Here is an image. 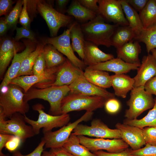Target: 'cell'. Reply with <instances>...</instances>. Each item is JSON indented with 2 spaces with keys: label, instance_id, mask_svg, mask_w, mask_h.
Wrapping results in <instances>:
<instances>
[{
  "label": "cell",
  "instance_id": "obj_6",
  "mask_svg": "<svg viewBox=\"0 0 156 156\" xmlns=\"http://www.w3.org/2000/svg\"><path fill=\"white\" fill-rule=\"evenodd\" d=\"M36 8L45 21L51 37L56 36L60 28L69 27L74 22L72 16L59 12L44 1H36Z\"/></svg>",
  "mask_w": 156,
  "mask_h": 156
},
{
  "label": "cell",
  "instance_id": "obj_32",
  "mask_svg": "<svg viewBox=\"0 0 156 156\" xmlns=\"http://www.w3.org/2000/svg\"><path fill=\"white\" fill-rule=\"evenodd\" d=\"M63 147L76 156H97L85 146L80 144L77 135L72 133Z\"/></svg>",
  "mask_w": 156,
  "mask_h": 156
},
{
  "label": "cell",
  "instance_id": "obj_18",
  "mask_svg": "<svg viewBox=\"0 0 156 156\" xmlns=\"http://www.w3.org/2000/svg\"><path fill=\"white\" fill-rule=\"evenodd\" d=\"M137 73L133 78L134 87L144 86L148 80L156 75V61L152 55L148 53L144 56Z\"/></svg>",
  "mask_w": 156,
  "mask_h": 156
},
{
  "label": "cell",
  "instance_id": "obj_17",
  "mask_svg": "<svg viewBox=\"0 0 156 156\" xmlns=\"http://www.w3.org/2000/svg\"><path fill=\"white\" fill-rule=\"evenodd\" d=\"M115 127L120 132L121 139L132 149L136 150L146 145L142 129L120 123H117Z\"/></svg>",
  "mask_w": 156,
  "mask_h": 156
},
{
  "label": "cell",
  "instance_id": "obj_2",
  "mask_svg": "<svg viewBox=\"0 0 156 156\" xmlns=\"http://www.w3.org/2000/svg\"><path fill=\"white\" fill-rule=\"evenodd\" d=\"M70 91L69 86H53L37 88H31L24 93V100L26 102L35 99L47 101L49 104V112L51 115L62 114L61 103L62 100Z\"/></svg>",
  "mask_w": 156,
  "mask_h": 156
},
{
  "label": "cell",
  "instance_id": "obj_34",
  "mask_svg": "<svg viewBox=\"0 0 156 156\" xmlns=\"http://www.w3.org/2000/svg\"><path fill=\"white\" fill-rule=\"evenodd\" d=\"M143 29L156 24V3L155 0L148 1L144 9L139 13Z\"/></svg>",
  "mask_w": 156,
  "mask_h": 156
},
{
  "label": "cell",
  "instance_id": "obj_14",
  "mask_svg": "<svg viewBox=\"0 0 156 156\" xmlns=\"http://www.w3.org/2000/svg\"><path fill=\"white\" fill-rule=\"evenodd\" d=\"M83 70L74 66L68 59L59 66L54 81L41 88L53 86H69L83 75Z\"/></svg>",
  "mask_w": 156,
  "mask_h": 156
},
{
  "label": "cell",
  "instance_id": "obj_52",
  "mask_svg": "<svg viewBox=\"0 0 156 156\" xmlns=\"http://www.w3.org/2000/svg\"><path fill=\"white\" fill-rule=\"evenodd\" d=\"M55 156H76L69 153L64 147L50 149Z\"/></svg>",
  "mask_w": 156,
  "mask_h": 156
},
{
  "label": "cell",
  "instance_id": "obj_41",
  "mask_svg": "<svg viewBox=\"0 0 156 156\" xmlns=\"http://www.w3.org/2000/svg\"><path fill=\"white\" fill-rule=\"evenodd\" d=\"M27 0H24L23 7L19 17V22L22 27L29 29L30 20L27 10Z\"/></svg>",
  "mask_w": 156,
  "mask_h": 156
},
{
  "label": "cell",
  "instance_id": "obj_37",
  "mask_svg": "<svg viewBox=\"0 0 156 156\" xmlns=\"http://www.w3.org/2000/svg\"><path fill=\"white\" fill-rule=\"evenodd\" d=\"M131 156H156V146L146 144L145 146L136 150L128 148Z\"/></svg>",
  "mask_w": 156,
  "mask_h": 156
},
{
  "label": "cell",
  "instance_id": "obj_45",
  "mask_svg": "<svg viewBox=\"0 0 156 156\" xmlns=\"http://www.w3.org/2000/svg\"><path fill=\"white\" fill-rule=\"evenodd\" d=\"M21 142V140L19 137L14 136L6 143L5 147L9 151L13 152L17 150Z\"/></svg>",
  "mask_w": 156,
  "mask_h": 156
},
{
  "label": "cell",
  "instance_id": "obj_24",
  "mask_svg": "<svg viewBox=\"0 0 156 156\" xmlns=\"http://www.w3.org/2000/svg\"><path fill=\"white\" fill-rule=\"evenodd\" d=\"M0 75L2 77L15 53L17 47L14 42L9 39L3 40L0 47Z\"/></svg>",
  "mask_w": 156,
  "mask_h": 156
},
{
  "label": "cell",
  "instance_id": "obj_55",
  "mask_svg": "<svg viewBox=\"0 0 156 156\" xmlns=\"http://www.w3.org/2000/svg\"><path fill=\"white\" fill-rule=\"evenodd\" d=\"M151 52L152 53V55L156 61V49H152L151 51Z\"/></svg>",
  "mask_w": 156,
  "mask_h": 156
},
{
  "label": "cell",
  "instance_id": "obj_11",
  "mask_svg": "<svg viewBox=\"0 0 156 156\" xmlns=\"http://www.w3.org/2000/svg\"><path fill=\"white\" fill-rule=\"evenodd\" d=\"M73 132L72 134L76 135H86L104 139H121L118 129L109 128L99 119L92 120L90 126L79 124Z\"/></svg>",
  "mask_w": 156,
  "mask_h": 156
},
{
  "label": "cell",
  "instance_id": "obj_9",
  "mask_svg": "<svg viewBox=\"0 0 156 156\" xmlns=\"http://www.w3.org/2000/svg\"><path fill=\"white\" fill-rule=\"evenodd\" d=\"M93 114L92 112L86 111L80 118L73 122L68 123L56 131L43 133L42 138L45 141V148L53 149L63 147L77 126L82 121L90 120Z\"/></svg>",
  "mask_w": 156,
  "mask_h": 156
},
{
  "label": "cell",
  "instance_id": "obj_54",
  "mask_svg": "<svg viewBox=\"0 0 156 156\" xmlns=\"http://www.w3.org/2000/svg\"><path fill=\"white\" fill-rule=\"evenodd\" d=\"M41 156H55V154L51 151H44L42 152Z\"/></svg>",
  "mask_w": 156,
  "mask_h": 156
},
{
  "label": "cell",
  "instance_id": "obj_1",
  "mask_svg": "<svg viewBox=\"0 0 156 156\" xmlns=\"http://www.w3.org/2000/svg\"><path fill=\"white\" fill-rule=\"evenodd\" d=\"M100 15H97L92 20L81 25L86 40L98 46L107 47L112 46L111 39L115 31L119 25L105 22Z\"/></svg>",
  "mask_w": 156,
  "mask_h": 156
},
{
  "label": "cell",
  "instance_id": "obj_53",
  "mask_svg": "<svg viewBox=\"0 0 156 156\" xmlns=\"http://www.w3.org/2000/svg\"><path fill=\"white\" fill-rule=\"evenodd\" d=\"M8 27L5 19H1L0 21V35L1 36L3 35L5 33Z\"/></svg>",
  "mask_w": 156,
  "mask_h": 156
},
{
  "label": "cell",
  "instance_id": "obj_5",
  "mask_svg": "<svg viewBox=\"0 0 156 156\" xmlns=\"http://www.w3.org/2000/svg\"><path fill=\"white\" fill-rule=\"evenodd\" d=\"M33 108L39 113L37 120L31 119L25 114L24 116L25 122L31 126L36 135L39 133L41 128H42V131L44 133L52 131L54 128L62 127L68 124L70 119V115L68 114L57 116L47 114L43 110L44 107L41 104L34 105Z\"/></svg>",
  "mask_w": 156,
  "mask_h": 156
},
{
  "label": "cell",
  "instance_id": "obj_7",
  "mask_svg": "<svg viewBox=\"0 0 156 156\" xmlns=\"http://www.w3.org/2000/svg\"><path fill=\"white\" fill-rule=\"evenodd\" d=\"M131 91L130 98L127 103L129 108L125 116L127 119H134L144 111L153 108L155 101L152 95L145 90L144 86L134 87Z\"/></svg>",
  "mask_w": 156,
  "mask_h": 156
},
{
  "label": "cell",
  "instance_id": "obj_28",
  "mask_svg": "<svg viewBox=\"0 0 156 156\" xmlns=\"http://www.w3.org/2000/svg\"><path fill=\"white\" fill-rule=\"evenodd\" d=\"M129 26L134 31L136 36L143 29L139 14L132 8L126 0H120Z\"/></svg>",
  "mask_w": 156,
  "mask_h": 156
},
{
  "label": "cell",
  "instance_id": "obj_39",
  "mask_svg": "<svg viewBox=\"0 0 156 156\" xmlns=\"http://www.w3.org/2000/svg\"><path fill=\"white\" fill-rule=\"evenodd\" d=\"M16 34L14 38L15 41H18L23 38H25L28 39L33 42H36L34 34L29 29L22 27H16Z\"/></svg>",
  "mask_w": 156,
  "mask_h": 156
},
{
  "label": "cell",
  "instance_id": "obj_26",
  "mask_svg": "<svg viewBox=\"0 0 156 156\" xmlns=\"http://www.w3.org/2000/svg\"><path fill=\"white\" fill-rule=\"evenodd\" d=\"M83 75L89 82L99 87L105 89L112 86L111 76L106 71L86 68Z\"/></svg>",
  "mask_w": 156,
  "mask_h": 156
},
{
  "label": "cell",
  "instance_id": "obj_50",
  "mask_svg": "<svg viewBox=\"0 0 156 156\" xmlns=\"http://www.w3.org/2000/svg\"><path fill=\"white\" fill-rule=\"evenodd\" d=\"M14 135L8 134L0 133V156H5L2 151L3 147H5L6 143Z\"/></svg>",
  "mask_w": 156,
  "mask_h": 156
},
{
  "label": "cell",
  "instance_id": "obj_47",
  "mask_svg": "<svg viewBox=\"0 0 156 156\" xmlns=\"http://www.w3.org/2000/svg\"><path fill=\"white\" fill-rule=\"evenodd\" d=\"M144 87L145 90L147 93L156 96V75L146 82Z\"/></svg>",
  "mask_w": 156,
  "mask_h": 156
},
{
  "label": "cell",
  "instance_id": "obj_33",
  "mask_svg": "<svg viewBox=\"0 0 156 156\" xmlns=\"http://www.w3.org/2000/svg\"><path fill=\"white\" fill-rule=\"evenodd\" d=\"M155 101V105L152 109L144 117L140 119L126 118L124 120L123 123L141 129L146 127H156V97Z\"/></svg>",
  "mask_w": 156,
  "mask_h": 156
},
{
  "label": "cell",
  "instance_id": "obj_38",
  "mask_svg": "<svg viewBox=\"0 0 156 156\" xmlns=\"http://www.w3.org/2000/svg\"><path fill=\"white\" fill-rule=\"evenodd\" d=\"M46 71L45 62L42 52L35 61L33 68V75H42L44 74Z\"/></svg>",
  "mask_w": 156,
  "mask_h": 156
},
{
  "label": "cell",
  "instance_id": "obj_44",
  "mask_svg": "<svg viewBox=\"0 0 156 156\" xmlns=\"http://www.w3.org/2000/svg\"><path fill=\"white\" fill-rule=\"evenodd\" d=\"M83 6L94 12L97 15L98 12V0H78Z\"/></svg>",
  "mask_w": 156,
  "mask_h": 156
},
{
  "label": "cell",
  "instance_id": "obj_31",
  "mask_svg": "<svg viewBox=\"0 0 156 156\" xmlns=\"http://www.w3.org/2000/svg\"><path fill=\"white\" fill-rule=\"evenodd\" d=\"M45 45L44 43L38 44L35 49L30 53L23 60L17 77L33 75V68L38 55L42 52Z\"/></svg>",
  "mask_w": 156,
  "mask_h": 156
},
{
  "label": "cell",
  "instance_id": "obj_15",
  "mask_svg": "<svg viewBox=\"0 0 156 156\" xmlns=\"http://www.w3.org/2000/svg\"><path fill=\"white\" fill-rule=\"evenodd\" d=\"M70 93H77L89 96H98L108 100L115 98L114 94L105 89L96 86L81 75L69 86Z\"/></svg>",
  "mask_w": 156,
  "mask_h": 156
},
{
  "label": "cell",
  "instance_id": "obj_46",
  "mask_svg": "<svg viewBox=\"0 0 156 156\" xmlns=\"http://www.w3.org/2000/svg\"><path fill=\"white\" fill-rule=\"evenodd\" d=\"M128 4L137 12H140L144 8L148 0H126Z\"/></svg>",
  "mask_w": 156,
  "mask_h": 156
},
{
  "label": "cell",
  "instance_id": "obj_8",
  "mask_svg": "<svg viewBox=\"0 0 156 156\" xmlns=\"http://www.w3.org/2000/svg\"><path fill=\"white\" fill-rule=\"evenodd\" d=\"M9 118L6 120L0 110V133L12 134L17 136L23 142L36 135L31 126L26 124L24 115L16 113Z\"/></svg>",
  "mask_w": 156,
  "mask_h": 156
},
{
  "label": "cell",
  "instance_id": "obj_42",
  "mask_svg": "<svg viewBox=\"0 0 156 156\" xmlns=\"http://www.w3.org/2000/svg\"><path fill=\"white\" fill-rule=\"evenodd\" d=\"M45 144V141L42 138L40 142L35 149L30 153L24 155L20 151L16 150L13 152L12 156H41L42 152L44 150V147Z\"/></svg>",
  "mask_w": 156,
  "mask_h": 156
},
{
  "label": "cell",
  "instance_id": "obj_35",
  "mask_svg": "<svg viewBox=\"0 0 156 156\" xmlns=\"http://www.w3.org/2000/svg\"><path fill=\"white\" fill-rule=\"evenodd\" d=\"M134 39L139 42L144 43L146 51L149 53L152 49H156V24L147 28L143 29Z\"/></svg>",
  "mask_w": 156,
  "mask_h": 156
},
{
  "label": "cell",
  "instance_id": "obj_43",
  "mask_svg": "<svg viewBox=\"0 0 156 156\" xmlns=\"http://www.w3.org/2000/svg\"><path fill=\"white\" fill-rule=\"evenodd\" d=\"M106 111L110 114H114L117 112L120 108L119 101L115 98L107 100L105 105Z\"/></svg>",
  "mask_w": 156,
  "mask_h": 156
},
{
  "label": "cell",
  "instance_id": "obj_12",
  "mask_svg": "<svg viewBox=\"0 0 156 156\" xmlns=\"http://www.w3.org/2000/svg\"><path fill=\"white\" fill-rule=\"evenodd\" d=\"M81 144L93 152L105 150L110 153H117L128 148L129 146L122 139L112 140L90 138L84 135H77Z\"/></svg>",
  "mask_w": 156,
  "mask_h": 156
},
{
  "label": "cell",
  "instance_id": "obj_22",
  "mask_svg": "<svg viewBox=\"0 0 156 156\" xmlns=\"http://www.w3.org/2000/svg\"><path fill=\"white\" fill-rule=\"evenodd\" d=\"M141 51L139 42L132 40L116 49L117 57L127 63L140 66L139 56Z\"/></svg>",
  "mask_w": 156,
  "mask_h": 156
},
{
  "label": "cell",
  "instance_id": "obj_25",
  "mask_svg": "<svg viewBox=\"0 0 156 156\" xmlns=\"http://www.w3.org/2000/svg\"><path fill=\"white\" fill-rule=\"evenodd\" d=\"M66 12L68 15L74 17L77 22L81 24L88 22L97 16L94 12L82 5L78 0L71 1Z\"/></svg>",
  "mask_w": 156,
  "mask_h": 156
},
{
  "label": "cell",
  "instance_id": "obj_56",
  "mask_svg": "<svg viewBox=\"0 0 156 156\" xmlns=\"http://www.w3.org/2000/svg\"><path fill=\"white\" fill-rule=\"evenodd\" d=\"M5 156H10L9 154H7Z\"/></svg>",
  "mask_w": 156,
  "mask_h": 156
},
{
  "label": "cell",
  "instance_id": "obj_40",
  "mask_svg": "<svg viewBox=\"0 0 156 156\" xmlns=\"http://www.w3.org/2000/svg\"><path fill=\"white\" fill-rule=\"evenodd\" d=\"M142 130L146 144L156 146V127H146Z\"/></svg>",
  "mask_w": 156,
  "mask_h": 156
},
{
  "label": "cell",
  "instance_id": "obj_27",
  "mask_svg": "<svg viewBox=\"0 0 156 156\" xmlns=\"http://www.w3.org/2000/svg\"><path fill=\"white\" fill-rule=\"evenodd\" d=\"M70 37L71 46L74 51L76 52L83 60L85 40L81 25L76 21L73 22Z\"/></svg>",
  "mask_w": 156,
  "mask_h": 156
},
{
  "label": "cell",
  "instance_id": "obj_23",
  "mask_svg": "<svg viewBox=\"0 0 156 156\" xmlns=\"http://www.w3.org/2000/svg\"><path fill=\"white\" fill-rule=\"evenodd\" d=\"M111 78L114 94L118 96L126 98L127 93L134 88V79L128 75L115 74L111 75Z\"/></svg>",
  "mask_w": 156,
  "mask_h": 156
},
{
  "label": "cell",
  "instance_id": "obj_36",
  "mask_svg": "<svg viewBox=\"0 0 156 156\" xmlns=\"http://www.w3.org/2000/svg\"><path fill=\"white\" fill-rule=\"evenodd\" d=\"M24 0H18L12 10L5 19L8 27H12L16 25L22 9Z\"/></svg>",
  "mask_w": 156,
  "mask_h": 156
},
{
  "label": "cell",
  "instance_id": "obj_4",
  "mask_svg": "<svg viewBox=\"0 0 156 156\" xmlns=\"http://www.w3.org/2000/svg\"><path fill=\"white\" fill-rule=\"evenodd\" d=\"M107 99L101 96H89L77 93L70 94L62 101V114L73 111L85 110L92 112L102 108Z\"/></svg>",
  "mask_w": 156,
  "mask_h": 156
},
{
  "label": "cell",
  "instance_id": "obj_16",
  "mask_svg": "<svg viewBox=\"0 0 156 156\" xmlns=\"http://www.w3.org/2000/svg\"><path fill=\"white\" fill-rule=\"evenodd\" d=\"M59 66L50 68H46V72L43 75L16 77L12 80L10 84L19 86L23 90L24 93H25L34 85L42 81L49 82L51 83H53L55 80Z\"/></svg>",
  "mask_w": 156,
  "mask_h": 156
},
{
  "label": "cell",
  "instance_id": "obj_21",
  "mask_svg": "<svg viewBox=\"0 0 156 156\" xmlns=\"http://www.w3.org/2000/svg\"><path fill=\"white\" fill-rule=\"evenodd\" d=\"M140 66L126 63L120 58H114L86 68L112 72L116 74H124L131 70H137Z\"/></svg>",
  "mask_w": 156,
  "mask_h": 156
},
{
  "label": "cell",
  "instance_id": "obj_13",
  "mask_svg": "<svg viewBox=\"0 0 156 156\" xmlns=\"http://www.w3.org/2000/svg\"><path fill=\"white\" fill-rule=\"evenodd\" d=\"M97 15L119 26L129 25L120 0H98Z\"/></svg>",
  "mask_w": 156,
  "mask_h": 156
},
{
  "label": "cell",
  "instance_id": "obj_19",
  "mask_svg": "<svg viewBox=\"0 0 156 156\" xmlns=\"http://www.w3.org/2000/svg\"><path fill=\"white\" fill-rule=\"evenodd\" d=\"M114 58L112 54L104 53L97 45L85 40L83 61L87 67L94 66Z\"/></svg>",
  "mask_w": 156,
  "mask_h": 156
},
{
  "label": "cell",
  "instance_id": "obj_57",
  "mask_svg": "<svg viewBox=\"0 0 156 156\" xmlns=\"http://www.w3.org/2000/svg\"><path fill=\"white\" fill-rule=\"evenodd\" d=\"M155 2L156 3V0H155Z\"/></svg>",
  "mask_w": 156,
  "mask_h": 156
},
{
  "label": "cell",
  "instance_id": "obj_49",
  "mask_svg": "<svg viewBox=\"0 0 156 156\" xmlns=\"http://www.w3.org/2000/svg\"><path fill=\"white\" fill-rule=\"evenodd\" d=\"M128 148L122 151L117 153H110L105 152L103 150L95 151L93 153L97 156H131L129 152Z\"/></svg>",
  "mask_w": 156,
  "mask_h": 156
},
{
  "label": "cell",
  "instance_id": "obj_20",
  "mask_svg": "<svg viewBox=\"0 0 156 156\" xmlns=\"http://www.w3.org/2000/svg\"><path fill=\"white\" fill-rule=\"evenodd\" d=\"M32 44L26 45L25 50L20 53H15L11 64L0 86V89L6 87L13 79L17 77L24 59L36 49Z\"/></svg>",
  "mask_w": 156,
  "mask_h": 156
},
{
  "label": "cell",
  "instance_id": "obj_48",
  "mask_svg": "<svg viewBox=\"0 0 156 156\" xmlns=\"http://www.w3.org/2000/svg\"><path fill=\"white\" fill-rule=\"evenodd\" d=\"M13 1L11 0L0 1V16L6 15L11 9Z\"/></svg>",
  "mask_w": 156,
  "mask_h": 156
},
{
  "label": "cell",
  "instance_id": "obj_3",
  "mask_svg": "<svg viewBox=\"0 0 156 156\" xmlns=\"http://www.w3.org/2000/svg\"><path fill=\"white\" fill-rule=\"evenodd\" d=\"M6 91L0 95V110L4 117L10 118L16 113L25 115L29 109L27 102L24 100V93L19 86L9 84Z\"/></svg>",
  "mask_w": 156,
  "mask_h": 156
},
{
  "label": "cell",
  "instance_id": "obj_51",
  "mask_svg": "<svg viewBox=\"0 0 156 156\" xmlns=\"http://www.w3.org/2000/svg\"><path fill=\"white\" fill-rule=\"evenodd\" d=\"M70 1L69 0H56V4L57 9V10L63 14L66 12V6Z\"/></svg>",
  "mask_w": 156,
  "mask_h": 156
},
{
  "label": "cell",
  "instance_id": "obj_30",
  "mask_svg": "<svg viewBox=\"0 0 156 156\" xmlns=\"http://www.w3.org/2000/svg\"><path fill=\"white\" fill-rule=\"evenodd\" d=\"M42 53L45 61L46 68H51L61 65L66 59L50 44H45Z\"/></svg>",
  "mask_w": 156,
  "mask_h": 156
},
{
  "label": "cell",
  "instance_id": "obj_10",
  "mask_svg": "<svg viewBox=\"0 0 156 156\" xmlns=\"http://www.w3.org/2000/svg\"><path fill=\"white\" fill-rule=\"evenodd\" d=\"M73 22L61 34L46 38L43 40V43L52 45L59 52L65 55L74 66L83 70H85L87 66L83 61L75 55L70 42V32Z\"/></svg>",
  "mask_w": 156,
  "mask_h": 156
},
{
  "label": "cell",
  "instance_id": "obj_29",
  "mask_svg": "<svg viewBox=\"0 0 156 156\" xmlns=\"http://www.w3.org/2000/svg\"><path fill=\"white\" fill-rule=\"evenodd\" d=\"M136 35L129 26H119L116 29L111 39L112 46L117 49L133 40Z\"/></svg>",
  "mask_w": 156,
  "mask_h": 156
}]
</instances>
